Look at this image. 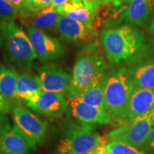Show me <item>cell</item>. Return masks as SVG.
Instances as JSON below:
<instances>
[{"instance_id": "obj_1", "label": "cell", "mask_w": 154, "mask_h": 154, "mask_svg": "<svg viewBox=\"0 0 154 154\" xmlns=\"http://www.w3.org/2000/svg\"><path fill=\"white\" fill-rule=\"evenodd\" d=\"M0 49L5 62L23 72L31 71L37 59L27 34L15 20H0Z\"/></svg>"}, {"instance_id": "obj_2", "label": "cell", "mask_w": 154, "mask_h": 154, "mask_svg": "<svg viewBox=\"0 0 154 154\" xmlns=\"http://www.w3.org/2000/svg\"><path fill=\"white\" fill-rule=\"evenodd\" d=\"M101 39L108 60L119 63L131 57L142 47L144 36L138 29L124 25L103 30Z\"/></svg>"}, {"instance_id": "obj_3", "label": "cell", "mask_w": 154, "mask_h": 154, "mask_svg": "<svg viewBox=\"0 0 154 154\" xmlns=\"http://www.w3.org/2000/svg\"><path fill=\"white\" fill-rule=\"evenodd\" d=\"M134 87L129 73L125 69L107 74L104 86V106L111 119L122 116Z\"/></svg>"}, {"instance_id": "obj_4", "label": "cell", "mask_w": 154, "mask_h": 154, "mask_svg": "<svg viewBox=\"0 0 154 154\" xmlns=\"http://www.w3.org/2000/svg\"><path fill=\"white\" fill-rule=\"evenodd\" d=\"M101 143L104 140L90 127L72 123L59 140L57 151L60 154H86Z\"/></svg>"}, {"instance_id": "obj_5", "label": "cell", "mask_w": 154, "mask_h": 154, "mask_svg": "<svg viewBox=\"0 0 154 154\" xmlns=\"http://www.w3.org/2000/svg\"><path fill=\"white\" fill-rule=\"evenodd\" d=\"M153 123L154 109L133 119L128 124L112 130L109 134V138L120 140L139 149L145 143Z\"/></svg>"}, {"instance_id": "obj_6", "label": "cell", "mask_w": 154, "mask_h": 154, "mask_svg": "<svg viewBox=\"0 0 154 154\" xmlns=\"http://www.w3.org/2000/svg\"><path fill=\"white\" fill-rule=\"evenodd\" d=\"M103 63L97 55L84 52L77 58L73 69L72 79L67 95L69 98L76 97L89 85L98 69Z\"/></svg>"}, {"instance_id": "obj_7", "label": "cell", "mask_w": 154, "mask_h": 154, "mask_svg": "<svg viewBox=\"0 0 154 154\" xmlns=\"http://www.w3.org/2000/svg\"><path fill=\"white\" fill-rule=\"evenodd\" d=\"M27 35L37 58L42 62L57 61L62 59L66 54V48L59 40L48 35L32 25L26 26Z\"/></svg>"}, {"instance_id": "obj_8", "label": "cell", "mask_w": 154, "mask_h": 154, "mask_svg": "<svg viewBox=\"0 0 154 154\" xmlns=\"http://www.w3.org/2000/svg\"><path fill=\"white\" fill-rule=\"evenodd\" d=\"M12 119L17 126L36 145H42L47 138L48 124L26 107L14 106Z\"/></svg>"}, {"instance_id": "obj_9", "label": "cell", "mask_w": 154, "mask_h": 154, "mask_svg": "<svg viewBox=\"0 0 154 154\" xmlns=\"http://www.w3.org/2000/svg\"><path fill=\"white\" fill-rule=\"evenodd\" d=\"M36 76L43 91L67 94L72 76L62 67L54 63L43 65Z\"/></svg>"}, {"instance_id": "obj_10", "label": "cell", "mask_w": 154, "mask_h": 154, "mask_svg": "<svg viewBox=\"0 0 154 154\" xmlns=\"http://www.w3.org/2000/svg\"><path fill=\"white\" fill-rule=\"evenodd\" d=\"M154 109V89L134 87L121 118L131 121Z\"/></svg>"}, {"instance_id": "obj_11", "label": "cell", "mask_w": 154, "mask_h": 154, "mask_svg": "<svg viewBox=\"0 0 154 154\" xmlns=\"http://www.w3.org/2000/svg\"><path fill=\"white\" fill-rule=\"evenodd\" d=\"M35 149L36 144L15 125L0 135V154H32Z\"/></svg>"}, {"instance_id": "obj_12", "label": "cell", "mask_w": 154, "mask_h": 154, "mask_svg": "<svg viewBox=\"0 0 154 154\" xmlns=\"http://www.w3.org/2000/svg\"><path fill=\"white\" fill-rule=\"evenodd\" d=\"M22 22L28 25H32L44 32L57 34L58 22L60 14L56 7L50 5L36 11H30L19 16Z\"/></svg>"}, {"instance_id": "obj_13", "label": "cell", "mask_w": 154, "mask_h": 154, "mask_svg": "<svg viewBox=\"0 0 154 154\" xmlns=\"http://www.w3.org/2000/svg\"><path fill=\"white\" fill-rule=\"evenodd\" d=\"M69 103L73 116L84 124H108L112 119L104 109L86 104L76 97L69 98Z\"/></svg>"}, {"instance_id": "obj_14", "label": "cell", "mask_w": 154, "mask_h": 154, "mask_svg": "<svg viewBox=\"0 0 154 154\" xmlns=\"http://www.w3.org/2000/svg\"><path fill=\"white\" fill-rule=\"evenodd\" d=\"M106 76L103 63H102L89 85L76 97L86 104L105 110L104 86Z\"/></svg>"}, {"instance_id": "obj_15", "label": "cell", "mask_w": 154, "mask_h": 154, "mask_svg": "<svg viewBox=\"0 0 154 154\" xmlns=\"http://www.w3.org/2000/svg\"><path fill=\"white\" fill-rule=\"evenodd\" d=\"M94 27L60 15L58 22V32L61 41L74 44L88 39L93 32Z\"/></svg>"}, {"instance_id": "obj_16", "label": "cell", "mask_w": 154, "mask_h": 154, "mask_svg": "<svg viewBox=\"0 0 154 154\" xmlns=\"http://www.w3.org/2000/svg\"><path fill=\"white\" fill-rule=\"evenodd\" d=\"M42 91L36 75H32L28 72L19 73L17 83V101L24 102L31 108L39 99Z\"/></svg>"}, {"instance_id": "obj_17", "label": "cell", "mask_w": 154, "mask_h": 154, "mask_svg": "<svg viewBox=\"0 0 154 154\" xmlns=\"http://www.w3.org/2000/svg\"><path fill=\"white\" fill-rule=\"evenodd\" d=\"M67 105L68 103L63 94L42 91L39 99L31 108L36 112L55 118L64 113Z\"/></svg>"}, {"instance_id": "obj_18", "label": "cell", "mask_w": 154, "mask_h": 154, "mask_svg": "<svg viewBox=\"0 0 154 154\" xmlns=\"http://www.w3.org/2000/svg\"><path fill=\"white\" fill-rule=\"evenodd\" d=\"M121 9L119 17L131 24L141 25L149 18L154 7V0H130Z\"/></svg>"}, {"instance_id": "obj_19", "label": "cell", "mask_w": 154, "mask_h": 154, "mask_svg": "<svg viewBox=\"0 0 154 154\" xmlns=\"http://www.w3.org/2000/svg\"><path fill=\"white\" fill-rule=\"evenodd\" d=\"M18 75L16 69L0 63V94L12 102L17 101Z\"/></svg>"}, {"instance_id": "obj_20", "label": "cell", "mask_w": 154, "mask_h": 154, "mask_svg": "<svg viewBox=\"0 0 154 154\" xmlns=\"http://www.w3.org/2000/svg\"><path fill=\"white\" fill-rule=\"evenodd\" d=\"M129 74L135 87L154 89V63L138 66Z\"/></svg>"}, {"instance_id": "obj_21", "label": "cell", "mask_w": 154, "mask_h": 154, "mask_svg": "<svg viewBox=\"0 0 154 154\" xmlns=\"http://www.w3.org/2000/svg\"><path fill=\"white\" fill-rule=\"evenodd\" d=\"M60 15L69 17L83 24L94 27V24L97 17V10L84 5L82 7L63 11L61 13Z\"/></svg>"}, {"instance_id": "obj_22", "label": "cell", "mask_w": 154, "mask_h": 154, "mask_svg": "<svg viewBox=\"0 0 154 154\" xmlns=\"http://www.w3.org/2000/svg\"><path fill=\"white\" fill-rule=\"evenodd\" d=\"M105 147L109 154H148L138 148L114 139H109L106 141Z\"/></svg>"}, {"instance_id": "obj_23", "label": "cell", "mask_w": 154, "mask_h": 154, "mask_svg": "<svg viewBox=\"0 0 154 154\" xmlns=\"http://www.w3.org/2000/svg\"><path fill=\"white\" fill-rule=\"evenodd\" d=\"M19 10L7 0H0V20H15Z\"/></svg>"}, {"instance_id": "obj_24", "label": "cell", "mask_w": 154, "mask_h": 154, "mask_svg": "<svg viewBox=\"0 0 154 154\" xmlns=\"http://www.w3.org/2000/svg\"><path fill=\"white\" fill-rule=\"evenodd\" d=\"M7 1H9V2L12 4L14 6H15L17 8L19 9V16L25 12L38 11V9H36L35 7L32 5V4L29 2L28 0H7Z\"/></svg>"}, {"instance_id": "obj_25", "label": "cell", "mask_w": 154, "mask_h": 154, "mask_svg": "<svg viewBox=\"0 0 154 154\" xmlns=\"http://www.w3.org/2000/svg\"><path fill=\"white\" fill-rule=\"evenodd\" d=\"M14 102L9 101L0 94V113L7 115L12 112L14 105Z\"/></svg>"}, {"instance_id": "obj_26", "label": "cell", "mask_w": 154, "mask_h": 154, "mask_svg": "<svg viewBox=\"0 0 154 154\" xmlns=\"http://www.w3.org/2000/svg\"><path fill=\"white\" fill-rule=\"evenodd\" d=\"M143 150L148 154H154V126L151 128L150 134L143 144Z\"/></svg>"}, {"instance_id": "obj_27", "label": "cell", "mask_w": 154, "mask_h": 154, "mask_svg": "<svg viewBox=\"0 0 154 154\" xmlns=\"http://www.w3.org/2000/svg\"><path fill=\"white\" fill-rule=\"evenodd\" d=\"M11 128V126L8 118L5 115L0 113V135L8 132Z\"/></svg>"}, {"instance_id": "obj_28", "label": "cell", "mask_w": 154, "mask_h": 154, "mask_svg": "<svg viewBox=\"0 0 154 154\" xmlns=\"http://www.w3.org/2000/svg\"><path fill=\"white\" fill-rule=\"evenodd\" d=\"M51 0H32L31 3L38 10L44 9L51 5Z\"/></svg>"}, {"instance_id": "obj_29", "label": "cell", "mask_w": 154, "mask_h": 154, "mask_svg": "<svg viewBox=\"0 0 154 154\" xmlns=\"http://www.w3.org/2000/svg\"><path fill=\"white\" fill-rule=\"evenodd\" d=\"M105 143L100 144V145L96 146L95 149H92L91 151H88L86 154H109L105 147Z\"/></svg>"}, {"instance_id": "obj_30", "label": "cell", "mask_w": 154, "mask_h": 154, "mask_svg": "<svg viewBox=\"0 0 154 154\" xmlns=\"http://www.w3.org/2000/svg\"><path fill=\"white\" fill-rule=\"evenodd\" d=\"M82 2L86 7H90V8L97 9L99 7V4L96 0H82Z\"/></svg>"}, {"instance_id": "obj_31", "label": "cell", "mask_w": 154, "mask_h": 154, "mask_svg": "<svg viewBox=\"0 0 154 154\" xmlns=\"http://www.w3.org/2000/svg\"><path fill=\"white\" fill-rule=\"evenodd\" d=\"M71 1H76V2H82V0H51V5L54 7H61V6L64 5L65 4Z\"/></svg>"}, {"instance_id": "obj_32", "label": "cell", "mask_w": 154, "mask_h": 154, "mask_svg": "<svg viewBox=\"0 0 154 154\" xmlns=\"http://www.w3.org/2000/svg\"><path fill=\"white\" fill-rule=\"evenodd\" d=\"M99 4V7L101 6L105 5H109V4H116V5H120V0H96Z\"/></svg>"}, {"instance_id": "obj_33", "label": "cell", "mask_w": 154, "mask_h": 154, "mask_svg": "<svg viewBox=\"0 0 154 154\" xmlns=\"http://www.w3.org/2000/svg\"><path fill=\"white\" fill-rule=\"evenodd\" d=\"M151 30L152 33L154 34V19H153V22H152V24H151Z\"/></svg>"}, {"instance_id": "obj_34", "label": "cell", "mask_w": 154, "mask_h": 154, "mask_svg": "<svg viewBox=\"0 0 154 154\" xmlns=\"http://www.w3.org/2000/svg\"><path fill=\"white\" fill-rule=\"evenodd\" d=\"M124 1H126V2H128V1H130V0H124Z\"/></svg>"}, {"instance_id": "obj_35", "label": "cell", "mask_w": 154, "mask_h": 154, "mask_svg": "<svg viewBox=\"0 0 154 154\" xmlns=\"http://www.w3.org/2000/svg\"><path fill=\"white\" fill-rule=\"evenodd\" d=\"M153 126H154V123H153Z\"/></svg>"}]
</instances>
